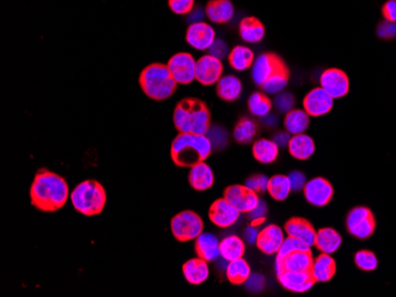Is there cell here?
<instances>
[{"instance_id": "1", "label": "cell", "mask_w": 396, "mask_h": 297, "mask_svg": "<svg viewBox=\"0 0 396 297\" xmlns=\"http://www.w3.org/2000/svg\"><path fill=\"white\" fill-rule=\"evenodd\" d=\"M31 204L43 212L58 211L69 198V186L56 173L39 169L30 189Z\"/></svg>"}, {"instance_id": "2", "label": "cell", "mask_w": 396, "mask_h": 297, "mask_svg": "<svg viewBox=\"0 0 396 297\" xmlns=\"http://www.w3.org/2000/svg\"><path fill=\"white\" fill-rule=\"evenodd\" d=\"M210 110L201 99H182L175 108L173 123L179 133L206 135L210 128Z\"/></svg>"}, {"instance_id": "3", "label": "cell", "mask_w": 396, "mask_h": 297, "mask_svg": "<svg viewBox=\"0 0 396 297\" xmlns=\"http://www.w3.org/2000/svg\"><path fill=\"white\" fill-rule=\"evenodd\" d=\"M211 151L207 135L179 133L171 145V158L178 167H192L207 160Z\"/></svg>"}, {"instance_id": "4", "label": "cell", "mask_w": 396, "mask_h": 297, "mask_svg": "<svg viewBox=\"0 0 396 297\" xmlns=\"http://www.w3.org/2000/svg\"><path fill=\"white\" fill-rule=\"evenodd\" d=\"M142 91L150 99L163 101L173 95L176 91V80L168 70V65L155 63L142 70L139 78Z\"/></svg>"}, {"instance_id": "5", "label": "cell", "mask_w": 396, "mask_h": 297, "mask_svg": "<svg viewBox=\"0 0 396 297\" xmlns=\"http://www.w3.org/2000/svg\"><path fill=\"white\" fill-rule=\"evenodd\" d=\"M74 209L83 215H100L104 211L107 195L104 186L96 180L82 181L70 193Z\"/></svg>"}, {"instance_id": "6", "label": "cell", "mask_w": 396, "mask_h": 297, "mask_svg": "<svg viewBox=\"0 0 396 297\" xmlns=\"http://www.w3.org/2000/svg\"><path fill=\"white\" fill-rule=\"evenodd\" d=\"M346 230L353 237L364 241L371 238L376 230V218L369 207H353L346 215Z\"/></svg>"}, {"instance_id": "7", "label": "cell", "mask_w": 396, "mask_h": 297, "mask_svg": "<svg viewBox=\"0 0 396 297\" xmlns=\"http://www.w3.org/2000/svg\"><path fill=\"white\" fill-rule=\"evenodd\" d=\"M203 220L194 211L181 212L171 220V231L178 241H194L203 233Z\"/></svg>"}, {"instance_id": "8", "label": "cell", "mask_w": 396, "mask_h": 297, "mask_svg": "<svg viewBox=\"0 0 396 297\" xmlns=\"http://www.w3.org/2000/svg\"><path fill=\"white\" fill-rule=\"evenodd\" d=\"M196 60L188 52H179L168 60V67L178 84H189L196 80Z\"/></svg>"}, {"instance_id": "9", "label": "cell", "mask_w": 396, "mask_h": 297, "mask_svg": "<svg viewBox=\"0 0 396 297\" xmlns=\"http://www.w3.org/2000/svg\"><path fill=\"white\" fill-rule=\"evenodd\" d=\"M320 86L332 99H342L350 91V80L343 70L330 68L322 73Z\"/></svg>"}, {"instance_id": "10", "label": "cell", "mask_w": 396, "mask_h": 297, "mask_svg": "<svg viewBox=\"0 0 396 297\" xmlns=\"http://www.w3.org/2000/svg\"><path fill=\"white\" fill-rule=\"evenodd\" d=\"M285 64V60L276 54L266 52L260 55L258 58H255L254 63L252 65L253 81L256 86H263V83Z\"/></svg>"}, {"instance_id": "11", "label": "cell", "mask_w": 396, "mask_h": 297, "mask_svg": "<svg viewBox=\"0 0 396 297\" xmlns=\"http://www.w3.org/2000/svg\"><path fill=\"white\" fill-rule=\"evenodd\" d=\"M223 73V64L219 58L204 55L196 63V80L203 86H212L220 81Z\"/></svg>"}, {"instance_id": "12", "label": "cell", "mask_w": 396, "mask_h": 297, "mask_svg": "<svg viewBox=\"0 0 396 297\" xmlns=\"http://www.w3.org/2000/svg\"><path fill=\"white\" fill-rule=\"evenodd\" d=\"M224 198L232 202L241 213H248L258 205L260 199L258 193L250 190L247 186H229L224 190Z\"/></svg>"}, {"instance_id": "13", "label": "cell", "mask_w": 396, "mask_h": 297, "mask_svg": "<svg viewBox=\"0 0 396 297\" xmlns=\"http://www.w3.org/2000/svg\"><path fill=\"white\" fill-rule=\"evenodd\" d=\"M241 212L226 198L217 199L209 210L211 223L219 228H227L233 226L240 218Z\"/></svg>"}, {"instance_id": "14", "label": "cell", "mask_w": 396, "mask_h": 297, "mask_svg": "<svg viewBox=\"0 0 396 297\" xmlns=\"http://www.w3.org/2000/svg\"><path fill=\"white\" fill-rule=\"evenodd\" d=\"M306 200L314 206H325L333 197V187L330 181L324 178H315L306 182L304 187Z\"/></svg>"}, {"instance_id": "15", "label": "cell", "mask_w": 396, "mask_h": 297, "mask_svg": "<svg viewBox=\"0 0 396 297\" xmlns=\"http://www.w3.org/2000/svg\"><path fill=\"white\" fill-rule=\"evenodd\" d=\"M333 99H332L322 86H318L312 89L310 93H307L302 102L304 110L310 117H323V115H327V112H331Z\"/></svg>"}, {"instance_id": "16", "label": "cell", "mask_w": 396, "mask_h": 297, "mask_svg": "<svg viewBox=\"0 0 396 297\" xmlns=\"http://www.w3.org/2000/svg\"><path fill=\"white\" fill-rule=\"evenodd\" d=\"M215 39V30L207 23H192L186 31V42L196 50H208Z\"/></svg>"}, {"instance_id": "17", "label": "cell", "mask_w": 396, "mask_h": 297, "mask_svg": "<svg viewBox=\"0 0 396 297\" xmlns=\"http://www.w3.org/2000/svg\"><path fill=\"white\" fill-rule=\"evenodd\" d=\"M314 263L310 251H296L284 259H276V275L284 272H311Z\"/></svg>"}, {"instance_id": "18", "label": "cell", "mask_w": 396, "mask_h": 297, "mask_svg": "<svg viewBox=\"0 0 396 297\" xmlns=\"http://www.w3.org/2000/svg\"><path fill=\"white\" fill-rule=\"evenodd\" d=\"M285 238L286 237L283 228H279L278 225H267L258 233L256 246L263 254H278Z\"/></svg>"}, {"instance_id": "19", "label": "cell", "mask_w": 396, "mask_h": 297, "mask_svg": "<svg viewBox=\"0 0 396 297\" xmlns=\"http://www.w3.org/2000/svg\"><path fill=\"white\" fill-rule=\"evenodd\" d=\"M280 285L293 293H305L315 285L310 272H284L278 275Z\"/></svg>"}, {"instance_id": "20", "label": "cell", "mask_w": 396, "mask_h": 297, "mask_svg": "<svg viewBox=\"0 0 396 297\" xmlns=\"http://www.w3.org/2000/svg\"><path fill=\"white\" fill-rule=\"evenodd\" d=\"M285 231L289 237L297 238L310 248L315 246L317 231L310 222L302 218H292L285 225Z\"/></svg>"}, {"instance_id": "21", "label": "cell", "mask_w": 396, "mask_h": 297, "mask_svg": "<svg viewBox=\"0 0 396 297\" xmlns=\"http://www.w3.org/2000/svg\"><path fill=\"white\" fill-rule=\"evenodd\" d=\"M195 251L199 259L207 262H214L221 257L220 241L212 233H202L196 238Z\"/></svg>"}, {"instance_id": "22", "label": "cell", "mask_w": 396, "mask_h": 297, "mask_svg": "<svg viewBox=\"0 0 396 297\" xmlns=\"http://www.w3.org/2000/svg\"><path fill=\"white\" fill-rule=\"evenodd\" d=\"M215 177L209 165L204 161L190 167L189 182L191 187L196 191H207L214 185Z\"/></svg>"}, {"instance_id": "23", "label": "cell", "mask_w": 396, "mask_h": 297, "mask_svg": "<svg viewBox=\"0 0 396 297\" xmlns=\"http://www.w3.org/2000/svg\"><path fill=\"white\" fill-rule=\"evenodd\" d=\"M234 5L230 0H210L206 8V14L209 21L216 24H224L234 17Z\"/></svg>"}, {"instance_id": "24", "label": "cell", "mask_w": 396, "mask_h": 297, "mask_svg": "<svg viewBox=\"0 0 396 297\" xmlns=\"http://www.w3.org/2000/svg\"><path fill=\"white\" fill-rule=\"evenodd\" d=\"M310 272L316 282H329L336 274V262L331 254H319L314 259Z\"/></svg>"}, {"instance_id": "25", "label": "cell", "mask_w": 396, "mask_h": 297, "mask_svg": "<svg viewBox=\"0 0 396 297\" xmlns=\"http://www.w3.org/2000/svg\"><path fill=\"white\" fill-rule=\"evenodd\" d=\"M183 274L190 285H202L209 277V267H208L207 261L199 257L190 259L183 265Z\"/></svg>"}, {"instance_id": "26", "label": "cell", "mask_w": 396, "mask_h": 297, "mask_svg": "<svg viewBox=\"0 0 396 297\" xmlns=\"http://www.w3.org/2000/svg\"><path fill=\"white\" fill-rule=\"evenodd\" d=\"M316 146L314 139L306 134L292 135L289 140V151L293 158L298 160L310 159L315 153Z\"/></svg>"}, {"instance_id": "27", "label": "cell", "mask_w": 396, "mask_h": 297, "mask_svg": "<svg viewBox=\"0 0 396 297\" xmlns=\"http://www.w3.org/2000/svg\"><path fill=\"white\" fill-rule=\"evenodd\" d=\"M342 241V236L335 228H320L317 231L315 246L322 254H331L340 249Z\"/></svg>"}, {"instance_id": "28", "label": "cell", "mask_w": 396, "mask_h": 297, "mask_svg": "<svg viewBox=\"0 0 396 297\" xmlns=\"http://www.w3.org/2000/svg\"><path fill=\"white\" fill-rule=\"evenodd\" d=\"M239 32L245 42L253 44L263 40L266 34L263 23L255 17L243 18L239 26Z\"/></svg>"}, {"instance_id": "29", "label": "cell", "mask_w": 396, "mask_h": 297, "mask_svg": "<svg viewBox=\"0 0 396 297\" xmlns=\"http://www.w3.org/2000/svg\"><path fill=\"white\" fill-rule=\"evenodd\" d=\"M242 83L236 76L228 75L221 78L216 86V93L220 99L227 102H233L241 95Z\"/></svg>"}, {"instance_id": "30", "label": "cell", "mask_w": 396, "mask_h": 297, "mask_svg": "<svg viewBox=\"0 0 396 297\" xmlns=\"http://www.w3.org/2000/svg\"><path fill=\"white\" fill-rule=\"evenodd\" d=\"M279 154V147L273 140L260 139L253 145V155L261 164H272Z\"/></svg>"}, {"instance_id": "31", "label": "cell", "mask_w": 396, "mask_h": 297, "mask_svg": "<svg viewBox=\"0 0 396 297\" xmlns=\"http://www.w3.org/2000/svg\"><path fill=\"white\" fill-rule=\"evenodd\" d=\"M245 251V241L237 236H228L220 241L221 257L227 262L242 259Z\"/></svg>"}, {"instance_id": "32", "label": "cell", "mask_w": 396, "mask_h": 297, "mask_svg": "<svg viewBox=\"0 0 396 297\" xmlns=\"http://www.w3.org/2000/svg\"><path fill=\"white\" fill-rule=\"evenodd\" d=\"M284 125L286 130L292 135L304 133L310 125V115L302 109H292L286 114Z\"/></svg>"}, {"instance_id": "33", "label": "cell", "mask_w": 396, "mask_h": 297, "mask_svg": "<svg viewBox=\"0 0 396 297\" xmlns=\"http://www.w3.org/2000/svg\"><path fill=\"white\" fill-rule=\"evenodd\" d=\"M289 76H291V73H289V67L286 64L283 65L280 69L276 70V73L272 75L271 78H268L266 82L263 83L261 88L266 94L278 95L289 84Z\"/></svg>"}, {"instance_id": "34", "label": "cell", "mask_w": 396, "mask_h": 297, "mask_svg": "<svg viewBox=\"0 0 396 297\" xmlns=\"http://www.w3.org/2000/svg\"><path fill=\"white\" fill-rule=\"evenodd\" d=\"M228 60L229 64L232 65L233 69L237 71H245L252 68V65L254 63V54L247 47L237 45L229 52Z\"/></svg>"}, {"instance_id": "35", "label": "cell", "mask_w": 396, "mask_h": 297, "mask_svg": "<svg viewBox=\"0 0 396 297\" xmlns=\"http://www.w3.org/2000/svg\"><path fill=\"white\" fill-rule=\"evenodd\" d=\"M258 123L250 117H242L234 128V139L239 143H250L258 135Z\"/></svg>"}, {"instance_id": "36", "label": "cell", "mask_w": 396, "mask_h": 297, "mask_svg": "<svg viewBox=\"0 0 396 297\" xmlns=\"http://www.w3.org/2000/svg\"><path fill=\"white\" fill-rule=\"evenodd\" d=\"M226 275L230 283L235 285H245V281L250 276V267L247 261L243 259H235L228 262Z\"/></svg>"}, {"instance_id": "37", "label": "cell", "mask_w": 396, "mask_h": 297, "mask_svg": "<svg viewBox=\"0 0 396 297\" xmlns=\"http://www.w3.org/2000/svg\"><path fill=\"white\" fill-rule=\"evenodd\" d=\"M292 191L291 181L287 176H274L270 179L268 193L276 202H284Z\"/></svg>"}, {"instance_id": "38", "label": "cell", "mask_w": 396, "mask_h": 297, "mask_svg": "<svg viewBox=\"0 0 396 297\" xmlns=\"http://www.w3.org/2000/svg\"><path fill=\"white\" fill-rule=\"evenodd\" d=\"M273 107L271 99L263 93H253L248 99V109L254 117H263L270 114Z\"/></svg>"}, {"instance_id": "39", "label": "cell", "mask_w": 396, "mask_h": 297, "mask_svg": "<svg viewBox=\"0 0 396 297\" xmlns=\"http://www.w3.org/2000/svg\"><path fill=\"white\" fill-rule=\"evenodd\" d=\"M353 261L362 272H374L379 267L377 256L371 250H360L355 254Z\"/></svg>"}, {"instance_id": "40", "label": "cell", "mask_w": 396, "mask_h": 297, "mask_svg": "<svg viewBox=\"0 0 396 297\" xmlns=\"http://www.w3.org/2000/svg\"><path fill=\"white\" fill-rule=\"evenodd\" d=\"M206 135H207L209 141H210L212 150L221 151V150H223L224 147L228 145V132L224 130L223 127L210 126V128H209Z\"/></svg>"}, {"instance_id": "41", "label": "cell", "mask_w": 396, "mask_h": 297, "mask_svg": "<svg viewBox=\"0 0 396 297\" xmlns=\"http://www.w3.org/2000/svg\"><path fill=\"white\" fill-rule=\"evenodd\" d=\"M310 246H306L304 241L289 236V237L285 238L283 244L280 246L276 259H284L286 256H289V254L296 252V251H310Z\"/></svg>"}, {"instance_id": "42", "label": "cell", "mask_w": 396, "mask_h": 297, "mask_svg": "<svg viewBox=\"0 0 396 297\" xmlns=\"http://www.w3.org/2000/svg\"><path fill=\"white\" fill-rule=\"evenodd\" d=\"M268 184H270V178L263 174H256V176L248 178L245 181V186L258 194L267 192Z\"/></svg>"}, {"instance_id": "43", "label": "cell", "mask_w": 396, "mask_h": 297, "mask_svg": "<svg viewBox=\"0 0 396 297\" xmlns=\"http://www.w3.org/2000/svg\"><path fill=\"white\" fill-rule=\"evenodd\" d=\"M294 104H296L294 96L292 94H289V93H283L281 91L274 99V107L283 114H287V112H291L293 107H294Z\"/></svg>"}, {"instance_id": "44", "label": "cell", "mask_w": 396, "mask_h": 297, "mask_svg": "<svg viewBox=\"0 0 396 297\" xmlns=\"http://www.w3.org/2000/svg\"><path fill=\"white\" fill-rule=\"evenodd\" d=\"M268 209L266 202L263 200H260L258 205L248 212V217H250V224L254 226L263 224V222L266 220V215H267Z\"/></svg>"}, {"instance_id": "45", "label": "cell", "mask_w": 396, "mask_h": 297, "mask_svg": "<svg viewBox=\"0 0 396 297\" xmlns=\"http://www.w3.org/2000/svg\"><path fill=\"white\" fill-rule=\"evenodd\" d=\"M376 35L384 40H392L396 37V23L389 22L384 19L376 27Z\"/></svg>"}, {"instance_id": "46", "label": "cell", "mask_w": 396, "mask_h": 297, "mask_svg": "<svg viewBox=\"0 0 396 297\" xmlns=\"http://www.w3.org/2000/svg\"><path fill=\"white\" fill-rule=\"evenodd\" d=\"M168 6L176 14H189L194 10L195 0H168Z\"/></svg>"}, {"instance_id": "47", "label": "cell", "mask_w": 396, "mask_h": 297, "mask_svg": "<svg viewBox=\"0 0 396 297\" xmlns=\"http://www.w3.org/2000/svg\"><path fill=\"white\" fill-rule=\"evenodd\" d=\"M266 285V280L260 274H250L248 280L245 281V288L250 290V293H260L263 292Z\"/></svg>"}, {"instance_id": "48", "label": "cell", "mask_w": 396, "mask_h": 297, "mask_svg": "<svg viewBox=\"0 0 396 297\" xmlns=\"http://www.w3.org/2000/svg\"><path fill=\"white\" fill-rule=\"evenodd\" d=\"M208 51H209V55L219 60H222L229 55L228 45L222 39H215L214 43L211 44L210 48L208 49Z\"/></svg>"}, {"instance_id": "49", "label": "cell", "mask_w": 396, "mask_h": 297, "mask_svg": "<svg viewBox=\"0 0 396 297\" xmlns=\"http://www.w3.org/2000/svg\"><path fill=\"white\" fill-rule=\"evenodd\" d=\"M289 181H291V186H292V191L294 192H299V191H304L307 179H306L305 174L299 171H294V172L289 173Z\"/></svg>"}, {"instance_id": "50", "label": "cell", "mask_w": 396, "mask_h": 297, "mask_svg": "<svg viewBox=\"0 0 396 297\" xmlns=\"http://www.w3.org/2000/svg\"><path fill=\"white\" fill-rule=\"evenodd\" d=\"M382 16L386 21L396 23V0H387L382 6Z\"/></svg>"}, {"instance_id": "51", "label": "cell", "mask_w": 396, "mask_h": 297, "mask_svg": "<svg viewBox=\"0 0 396 297\" xmlns=\"http://www.w3.org/2000/svg\"><path fill=\"white\" fill-rule=\"evenodd\" d=\"M291 138H292V134H289L287 130L286 132H278L273 136V141L278 145L279 148H285V147H289Z\"/></svg>"}, {"instance_id": "52", "label": "cell", "mask_w": 396, "mask_h": 297, "mask_svg": "<svg viewBox=\"0 0 396 297\" xmlns=\"http://www.w3.org/2000/svg\"><path fill=\"white\" fill-rule=\"evenodd\" d=\"M258 231L256 226L254 225L250 224V226L245 228V231H243V238H245V241L247 243H250V244H256V241H258Z\"/></svg>"}, {"instance_id": "53", "label": "cell", "mask_w": 396, "mask_h": 297, "mask_svg": "<svg viewBox=\"0 0 396 297\" xmlns=\"http://www.w3.org/2000/svg\"><path fill=\"white\" fill-rule=\"evenodd\" d=\"M203 16H204V12H203L201 9L192 10L191 12L189 13V21L192 23L202 22Z\"/></svg>"}, {"instance_id": "54", "label": "cell", "mask_w": 396, "mask_h": 297, "mask_svg": "<svg viewBox=\"0 0 396 297\" xmlns=\"http://www.w3.org/2000/svg\"><path fill=\"white\" fill-rule=\"evenodd\" d=\"M263 123L268 128H272V127H276L278 125V119H276V115L267 114L266 117H263Z\"/></svg>"}]
</instances>
